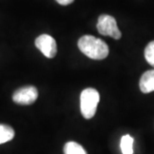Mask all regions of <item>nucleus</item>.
<instances>
[{
	"mask_svg": "<svg viewBox=\"0 0 154 154\" xmlns=\"http://www.w3.org/2000/svg\"><path fill=\"white\" fill-rule=\"evenodd\" d=\"M78 47L83 54L94 60L105 59L109 55V47L104 40L92 35H84L78 41Z\"/></svg>",
	"mask_w": 154,
	"mask_h": 154,
	"instance_id": "1",
	"label": "nucleus"
},
{
	"mask_svg": "<svg viewBox=\"0 0 154 154\" xmlns=\"http://www.w3.org/2000/svg\"><path fill=\"white\" fill-rule=\"evenodd\" d=\"M81 112L86 119L93 118L99 102V92L94 88H86L81 94Z\"/></svg>",
	"mask_w": 154,
	"mask_h": 154,
	"instance_id": "2",
	"label": "nucleus"
},
{
	"mask_svg": "<svg viewBox=\"0 0 154 154\" xmlns=\"http://www.w3.org/2000/svg\"><path fill=\"white\" fill-rule=\"evenodd\" d=\"M97 29L99 33L104 36H110L115 39H119L122 37L121 31L117 27L116 19L109 15L104 14L99 16Z\"/></svg>",
	"mask_w": 154,
	"mask_h": 154,
	"instance_id": "3",
	"label": "nucleus"
},
{
	"mask_svg": "<svg viewBox=\"0 0 154 154\" xmlns=\"http://www.w3.org/2000/svg\"><path fill=\"white\" fill-rule=\"evenodd\" d=\"M38 93L37 88L33 86H27L17 89L12 96L15 103L22 105H29L33 104L38 99Z\"/></svg>",
	"mask_w": 154,
	"mask_h": 154,
	"instance_id": "4",
	"label": "nucleus"
},
{
	"mask_svg": "<svg viewBox=\"0 0 154 154\" xmlns=\"http://www.w3.org/2000/svg\"><path fill=\"white\" fill-rule=\"evenodd\" d=\"M35 45L47 58H53L57 52L54 38L48 34H41L35 39Z\"/></svg>",
	"mask_w": 154,
	"mask_h": 154,
	"instance_id": "5",
	"label": "nucleus"
},
{
	"mask_svg": "<svg viewBox=\"0 0 154 154\" xmlns=\"http://www.w3.org/2000/svg\"><path fill=\"white\" fill-rule=\"evenodd\" d=\"M140 89L143 94L154 91V69L145 72L140 80Z\"/></svg>",
	"mask_w": 154,
	"mask_h": 154,
	"instance_id": "6",
	"label": "nucleus"
},
{
	"mask_svg": "<svg viewBox=\"0 0 154 154\" xmlns=\"http://www.w3.org/2000/svg\"><path fill=\"white\" fill-rule=\"evenodd\" d=\"M15 136L14 129L9 125L0 124V144H4L11 140Z\"/></svg>",
	"mask_w": 154,
	"mask_h": 154,
	"instance_id": "7",
	"label": "nucleus"
},
{
	"mask_svg": "<svg viewBox=\"0 0 154 154\" xmlns=\"http://www.w3.org/2000/svg\"><path fill=\"white\" fill-rule=\"evenodd\" d=\"M64 154H88L86 150L80 144L75 141H69L63 147Z\"/></svg>",
	"mask_w": 154,
	"mask_h": 154,
	"instance_id": "8",
	"label": "nucleus"
},
{
	"mask_svg": "<svg viewBox=\"0 0 154 154\" xmlns=\"http://www.w3.org/2000/svg\"><path fill=\"white\" fill-rule=\"evenodd\" d=\"M133 144H134V139L129 134L123 135L121 139V151L122 154H133Z\"/></svg>",
	"mask_w": 154,
	"mask_h": 154,
	"instance_id": "9",
	"label": "nucleus"
},
{
	"mask_svg": "<svg viewBox=\"0 0 154 154\" xmlns=\"http://www.w3.org/2000/svg\"><path fill=\"white\" fill-rule=\"evenodd\" d=\"M145 58L150 65L154 67V40L151 41L145 49Z\"/></svg>",
	"mask_w": 154,
	"mask_h": 154,
	"instance_id": "10",
	"label": "nucleus"
},
{
	"mask_svg": "<svg viewBox=\"0 0 154 154\" xmlns=\"http://www.w3.org/2000/svg\"><path fill=\"white\" fill-rule=\"evenodd\" d=\"M59 5H71L72 3L75 1V0H56Z\"/></svg>",
	"mask_w": 154,
	"mask_h": 154,
	"instance_id": "11",
	"label": "nucleus"
}]
</instances>
